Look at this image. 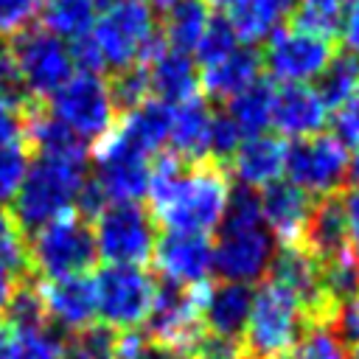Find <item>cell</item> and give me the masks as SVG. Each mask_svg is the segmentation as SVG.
Returning a JSON list of instances; mask_svg holds the SVG:
<instances>
[{"mask_svg":"<svg viewBox=\"0 0 359 359\" xmlns=\"http://www.w3.org/2000/svg\"><path fill=\"white\" fill-rule=\"evenodd\" d=\"M230 191L233 188L222 163L210 157L188 160L165 188L149 194L151 216L171 233L208 236L222 224Z\"/></svg>","mask_w":359,"mask_h":359,"instance_id":"1","label":"cell"},{"mask_svg":"<svg viewBox=\"0 0 359 359\" xmlns=\"http://www.w3.org/2000/svg\"><path fill=\"white\" fill-rule=\"evenodd\" d=\"M272 236L261 219L258 196L250 188L230 191L224 219L219 224V238L213 244V269L222 280L252 283L272 264Z\"/></svg>","mask_w":359,"mask_h":359,"instance_id":"2","label":"cell"},{"mask_svg":"<svg viewBox=\"0 0 359 359\" xmlns=\"http://www.w3.org/2000/svg\"><path fill=\"white\" fill-rule=\"evenodd\" d=\"M87 180V160L79 157H45L28 165L17 194L11 196V219L22 236H31L45 222L73 210L76 196Z\"/></svg>","mask_w":359,"mask_h":359,"instance_id":"3","label":"cell"},{"mask_svg":"<svg viewBox=\"0 0 359 359\" xmlns=\"http://www.w3.org/2000/svg\"><path fill=\"white\" fill-rule=\"evenodd\" d=\"M306 306L275 278H266L250 300L241 345L255 359H272L297 345L306 328Z\"/></svg>","mask_w":359,"mask_h":359,"instance_id":"4","label":"cell"},{"mask_svg":"<svg viewBox=\"0 0 359 359\" xmlns=\"http://www.w3.org/2000/svg\"><path fill=\"white\" fill-rule=\"evenodd\" d=\"M28 272L34 278H65L87 272L95 258V236L84 216L65 210L62 216L45 222L31 236H25Z\"/></svg>","mask_w":359,"mask_h":359,"instance_id":"5","label":"cell"},{"mask_svg":"<svg viewBox=\"0 0 359 359\" xmlns=\"http://www.w3.org/2000/svg\"><path fill=\"white\" fill-rule=\"evenodd\" d=\"M210 283H194L180 286L171 280L157 283V294L151 303V311L146 317V339L174 348L185 356V351L205 334V300H208Z\"/></svg>","mask_w":359,"mask_h":359,"instance_id":"6","label":"cell"},{"mask_svg":"<svg viewBox=\"0 0 359 359\" xmlns=\"http://www.w3.org/2000/svg\"><path fill=\"white\" fill-rule=\"evenodd\" d=\"M95 283V306L107 325L118 331H135L146 323L154 294L157 278L135 264H107L93 278Z\"/></svg>","mask_w":359,"mask_h":359,"instance_id":"7","label":"cell"},{"mask_svg":"<svg viewBox=\"0 0 359 359\" xmlns=\"http://www.w3.org/2000/svg\"><path fill=\"white\" fill-rule=\"evenodd\" d=\"M6 53L11 56L31 98L48 101L73 76L70 50L45 28L31 25L22 34L11 36L6 42Z\"/></svg>","mask_w":359,"mask_h":359,"instance_id":"8","label":"cell"},{"mask_svg":"<svg viewBox=\"0 0 359 359\" xmlns=\"http://www.w3.org/2000/svg\"><path fill=\"white\" fill-rule=\"evenodd\" d=\"M154 216L135 199L109 202L95 216V250L109 264L143 266L154 250Z\"/></svg>","mask_w":359,"mask_h":359,"instance_id":"9","label":"cell"},{"mask_svg":"<svg viewBox=\"0 0 359 359\" xmlns=\"http://www.w3.org/2000/svg\"><path fill=\"white\" fill-rule=\"evenodd\" d=\"M154 34L157 25L151 20V11L140 0H112L95 17L90 31L104 56V65L112 70L137 65Z\"/></svg>","mask_w":359,"mask_h":359,"instance_id":"10","label":"cell"},{"mask_svg":"<svg viewBox=\"0 0 359 359\" xmlns=\"http://www.w3.org/2000/svg\"><path fill=\"white\" fill-rule=\"evenodd\" d=\"M331 59H334L331 36L314 34L292 22L266 39L261 65L280 84H311L325 73Z\"/></svg>","mask_w":359,"mask_h":359,"instance_id":"11","label":"cell"},{"mask_svg":"<svg viewBox=\"0 0 359 359\" xmlns=\"http://www.w3.org/2000/svg\"><path fill=\"white\" fill-rule=\"evenodd\" d=\"M48 107L84 143H95L118 121V112L107 90V79H101L98 73H73L48 98Z\"/></svg>","mask_w":359,"mask_h":359,"instance_id":"12","label":"cell"},{"mask_svg":"<svg viewBox=\"0 0 359 359\" xmlns=\"http://www.w3.org/2000/svg\"><path fill=\"white\" fill-rule=\"evenodd\" d=\"M289 182L303 194L328 196L348 177V149L337 135H309L286 146V171Z\"/></svg>","mask_w":359,"mask_h":359,"instance_id":"13","label":"cell"},{"mask_svg":"<svg viewBox=\"0 0 359 359\" xmlns=\"http://www.w3.org/2000/svg\"><path fill=\"white\" fill-rule=\"evenodd\" d=\"M95 182L107 194L109 202L140 199L149 188V154L140 151L121 129L112 123L95 140Z\"/></svg>","mask_w":359,"mask_h":359,"instance_id":"14","label":"cell"},{"mask_svg":"<svg viewBox=\"0 0 359 359\" xmlns=\"http://www.w3.org/2000/svg\"><path fill=\"white\" fill-rule=\"evenodd\" d=\"M151 261L165 280L194 286L208 280V272L213 269V244L199 233H165L154 241Z\"/></svg>","mask_w":359,"mask_h":359,"instance_id":"15","label":"cell"},{"mask_svg":"<svg viewBox=\"0 0 359 359\" xmlns=\"http://www.w3.org/2000/svg\"><path fill=\"white\" fill-rule=\"evenodd\" d=\"M272 275L278 283H283L309 311V317H325L331 314L337 306L331 303L325 283H323V266L320 258L306 250L303 244L294 247H283L275 258H272Z\"/></svg>","mask_w":359,"mask_h":359,"instance_id":"16","label":"cell"},{"mask_svg":"<svg viewBox=\"0 0 359 359\" xmlns=\"http://www.w3.org/2000/svg\"><path fill=\"white\" fill-rule=\"evenodd\" d=\"M258 208L269 236L280 241V247L303 244L317 210L311 196L292 182H272L269 188H264V194L258 196Z\"/></svg>","mask_w":359,"mask_h":359,"instance_id":"17","label":"cell"},{"mask_svg":"<svg viewBox=\"0 0 359 359\" xmlns=\"http://www.w3.org/2000/svg\"><path fill=\"white\" fill-rule=\"evenodd\" d=\"M36 292L42 297L48 320L59 323L67 331H79L95 323V283L87 272L65 275V278H34Z\"/></svg>","mask_w":359,"mask_h":359,"instance_id":"18","label":"cell"},{"mask_svg":"<svg viewBox=\"0 0 359 359\" xmlns=\"http://www.w3.org/2000/svg\"><path fill=\"white\" fill-rule=\"evenodd\" d=\"M328 104L311 84H280L272 93V121L283 137L300 140L317 135L328 121Z\"/></svg>","mask_w":359,"mask_h":359,"instance_id":"19","label":"cell"},{"mask_svg":"<svg viewBox=\"0 0 359 359\" xmlns=\"http://www.w3.org/2000/svg\"><path fill=\"white\" fill-rule=\"evenodd\" d=\"M227 163L241 188H269L286 171V143L272 135H252L236 146Z\"/></svg>","mask_w":359,"mask_h":359,"instance_id":"20","label":"cell"},{"mask_svg":"<svg viewBox=\"0 0 359 359\" xmlns=\"http://www.w3.org/2000/svg\"><path fill=\"white\" fill-rule=\"evenodd\" d=\"M292 6L294 0H227L224 17L238 42L255 45V42H266L272 34H278L286 25Z\"/></svg>","mask_w":359,"mask_h":359,"instance_id":"21","label":"cell"},{"mask_svg":"<svg viewBox=\"0 0 359 359\" xmlns=\"http://www.w3.org/2000/svg\"><path fill=\"white\" fill-rule=\"evenodd\" d=\"M146 70H149V93L168 107L199 95L196 65L188 59V53L165 48L146 65Z\"/></svg>","mask_w":359,"mask_h":359,"instance_id":"22","label":"cell"},{"mask_svg":"<svg viewBox=\"0 0 359 359\" xmlns=\"http://www.w3.org/2000/svg\"><path fill=\"white\" fill-rule=\"evenodd\" d=\"M210 121L213 109L202 95H194L171 112V151H177L182 160H202L208 157V140H210Z\"/></svg>","mask_w":359,"mask_h":359,"instance_id":"23","label":"cell"},{"mask_svg":"<svg viewBox=\"0 0 359 359\" xmlns=\"http://www.w3.org/2000/svg\"><path fill=\"white\" fill-rule=\"evenodd\" d=\"M250 300H252V292L244 283L222 280V283L210 286L208 300H205V331L238 339L247 325Z\"/></svg>","mask_w":359,"mask_h":359,"instance_id":"24","label":"cell"},{"mask_svg":"<svg viewBox=\"0 0 359 359\" xmlns=\"http://www.w3.org/2000/svg\"><path fill=\"white\" fill-rule=\"evenodd\" d=\"M261 56L250 45H238L216 65L202 67V87L210 98H233L244 87H250L255 79H261Z\"/></svg>","mask_w":359,"mask_h":359,"instance_id":"25","label":"cell"},{"mask_svg":"<svg viewBox=\"0 0 359 359\" xmlns=\"http://www.w3.org/2000/svg\"><path fill=\"white\" fill-rule=\"evenodd\" d=\"M171 107L157 101V98H146L140 107L118 115V129L146 154H157L163 149V143L168 140L171 132Z\"/></svg>","mask_w":359,"mask_h":359,"instance_id":"26","label":"cell"},{"mask_svg":"<svg viewBox=\"0 0 359 359\" xmlns=\"http://www.w3.org/2000/svg\"><path fill=\"white\" fill-rule=\"evenodd\" d=\"M272 93H275L272 81L255 79L250 87H244L241 93L227 98L224 115L238 129L241 140L252 137V135H264V129L269 126V121H272Z\"/></svg>","mask_w":359,"mask_h":359,"instance_id":"27","label":"cell"},{"mask_svg":"<svg viewBox=\"0 0 359 359\" xmlns=\"http://www.w3.org/2000/svg\"><path fill=\"white\" fill-rule=\"evenodd\" d=\"M208 22H210V3L208 0H177L163 14L160 34L171 50L188 53L199 45Z\"/></svg>","mask_w":359,"mask_h":359,"instance_id":"28","label":"cell"},{"mask_svg":"<svg viewBox=\"0 0 359 359\" xmlns=\"http://www.w3.org/2000/svg\"><path fill=\"white\" fill-rule=\"evenodd\" d=\"M95 0H45L39 11L42 28L67 39L87 36L95 22Z\"/></svg>","mask_w":359,"mask_h":359,"instance_id":"29","label":"cell"},{"mask_svg":"<svg viewBox=\"0 0 359 359\" xmlns=\"http://www.w3.org/2000/svg\"><path fill=\"white\" fill-rule=\"evenodd\" d=\"M107 90H109V98H112V107H115L118 115H123V112L140 107L146 98H151L146 65L137 62V65L112 70L109 79H107Z\"/></svg>","mask_w":359,"mask_h":359,"instance_id":"30","label":"cell"},{"mask_svg":"<svg viewBox=\"0 0 359 359\" xmlns=\"http://www.w3.org/2000/svg\"><path fill=\"white\" fill-rule=\"evenodd\" d=\"M359 87V59L353 56H334L331 65L325 67V73L320 76V95L328 104V109H334L339 101H345L353 90Z\"/></svg>","mask_w":359,"mask_h":359,"instance_id":"31","label":"cell"},{"mask_svg":"<svg viewBox=\"0 0 359 359\" xmlns=\"http://www.w3.org/2000/svg\"><path fill=\"white\" fill-rule=\"evenodd\" d=\"M31 157H34V151L25 137L0 143V199H11L17 194Z\"/></svg>","mask_w":359,"mask_h":359,"instance_id":"32","label":"cell"},{"mask_svg":"<svg viewBox=\"0 0 359 359\" xmlns=\"http://www.w3.org/2000/svg\"><path fill=\"white\" fill-rule=\"evenodd\" d=\"M236 48H238V39H236L227 17L224 14H210V22H208V28H205V34H202V39L194 50H196V62L202 67H208V65H216L219 59H224Z\"/></svg>","mask_w":359,"mask_h":359,"instance_id":"33","label":"cell"},{"mask_svg":"<svg viewBox=\"0 0 359 359\" xmlns=\"http://www.w3.org/2000/svg\"><path fill=\"white\" fill-rule=\"evenodd\" d=\"M300 11L294 14V25L309 28L323 36H334L339 25V14L351 0H294Z\"/></svg>","mask_w":359,"mask_h":359,"instance_id":"34","label":"cell"},{"mask_svg":"<svg viewBox=\"0 0 359 359\" xmlns=\"http://www.w3.org/2000/svg\"><path fill=\"white\" fill-rule=\"evenodd\" d=\"M42 3L45 0H0V39L8 42L31 28L34 17L42 11Z\"/></svg>","mask_w":359,"mask_h":359,"instance_id":"35","label":"cell"},{"mask_svg":"<svg viewBox=\"0 0 359 359\" xmlns=\"http://www.w3.org/2000/svg\"><path fill=\"white\" fill-rule=\"evenodd\" d=\"M0 261L14 266L17 272H28V252H25V236L14 224L11 213L0 208Z\"/></svg>","mask_w":359,"mask_h":359,"instance_id":"36","label":"cell"},{"mask_svg":"<svg viewBox=\"0 0 359 359\" xmlns=\"http://www.w3.org/2000/svg\"><path fill=\"white\" fill-rule=\"evenodd\" d=\"M334 135L342 143L359 146V87L334 107Z\"/></svg>","mask_w":359,"mask_h":359,"instance_id":"37","label":"cell"},{"mask_svg":"<svg viewBox=\"0 0 359 359\" xmlns=\"http://www.w3.org/2000/svg\"><path fill=\"white\" fill-rule=\"evenodd\" d=\"M337 205H339V216H342L345 244L353 252V258L359 261V188L348 191Z\"/></svg>","mask_w":359,"mask_h":359,"instance_id":"38","label":"cell"},{"mask_svg":"<svg viewBox=\"0 0 359 359\" xmlns=\"http://www.w3.org/2000/svg\"><path fill=\"white\" fill-rule=\"evenodd\" d=\"M337 31H339V36H342V45H345L348 56L359 59V0H351V3L342 8Z\"/></svg>","mask_w":359,"mask_h":359,"instance_id":"39","label":"cell"},{"mask_svg":"<svg viewBox=\"0 0 359 359\" xmlns=\"http://www.w3.org/2000/svg\"><path fill=\"white\" fill-rule=\"evenodd\" d=\"M22 137V107L0 95V143Z\"/></svg>","mask_w":359,"mask_h":359,"instance_id":"40","label":"cell"},{"mask_svg":"<svg viewBox=\"0 0 359 359\" xmlns=\"http://www.w3.org/2000/svg\"><path fill=\"white\" fill-rule=\"evenodd\" d=\"M337 320H339L345 337H351V339L359 342V286H356L348 297L339 300V306H337Z\"/></svg>","mask_w":359,"mask_h":359,"instance_id":"41","label":"cell"},{"mask_svg":"<svg viewBox=\"0 0 359 359\" xmlns=\"http://www.w3.org/2000/svg\"><path fill=\"white\" fill-rule=\"evenodd\" d=\"M25 278H28L25 272H17L14 266H8V264L0 261V317L6 314L11 297L17 294V289H20V283H22Z\"/></svg>","mask_w":359,"mask_h":359,"instance_id":"42","label":"cell"},{"mask_svg":"<svg viewBox=\"0 0 359 359\" xmlns=\"http://www.w3.org/2000/svg\"><path fill=\"white\" fill-rule=\"evenodd\" d=\"M129 359H185L180 351H174V348H165V345H157V342H151V339H140V345L135 348V353L129 356Z\"/></svg>","mask_w":359,"mask_h":359,"instance_id":"43","label":"cell"},{"mask_svg":"<svg viewBox=\"0 0 359 359\" xmlns=\"http://www.w3.org/2000/svg\"><path fill=\"white\" fill-rule=\"evenodd\" d=\"M17 356V331L8 323H0V359Z\"/></svg>","mask_w":359,"mask_h":359,"instance_id":"44","label":"cell"},{"mask_svg":"<svg viewBox=\"0 0 359 359\" xmlns=\"http://www.w3.org/2000/svg\"><path fill=\"white\" fill-rule=\"evenodd\" d=\"M348 177L359 188V146H353V154H348Z\"/></svg>","mask_w":359,"mask_h":359,"instance_id":"45","label":"cell"},{"mask_svg":"<svg viewBox=\"0 0 359 359\" xmlns=\"http://www.w3.org/2000/svg\"><path fill=\"white\" fill-rule=\"evenodd\" d=\"M140 3H143V6H151V8H157V11H163V14H165L177 0H140Z\"/></svg>","mask_w":359,"mask_h":359,"instance_id":"46","label":"cell"},{"mask_svg":"<svg viewBox=\"0 0 359 359\" xmlns=\"http://www.w3.org/2000/svg\"><path fill=\"white\" fill-rule=\"evenodd\" d=\"M348 359H359V342H356V348H353V353H351Z\"/></svg>","mask_w":359,"mask_h":359,"instance_id":"47","label":"cell"},{"mask_svg":"<svg viewBox=\"0 0 359 359\" xmlns=\"http://www.w3.org/2000/svg\"><path fill=\"white\" fill-rule=\"evenodd\" d=\"M109 3H112V0H95V6H101V8H104V6H109Z\"/></svg>","mask_w":359,"mask_h":359,"instance_id":"48","label":"cell"},{"mask_svg":"<svg viewBox=\"0 0 359 359\" xmlns=\"http://www.w3.org/2000/svg\"><path fill=\"white\" fill-rule=\"evenodd\" d=\"M208 3H213V6H224L227 0H208Z\"/></svg>","mask_w":359,"mask_h":359,"instance_id":"49","label":"cell"}]
</instances>
